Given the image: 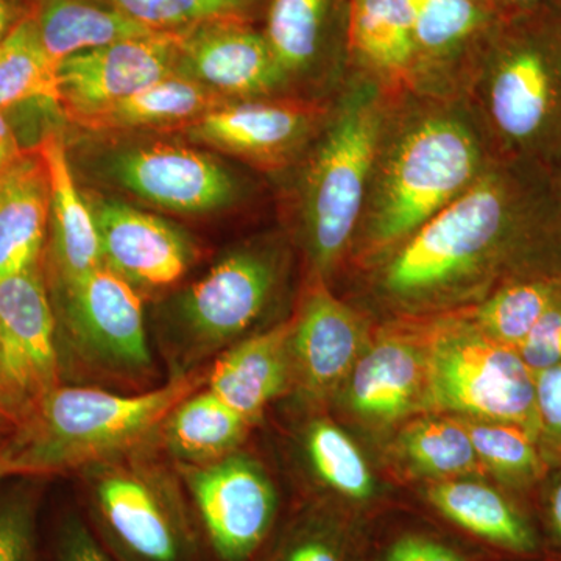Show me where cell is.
Masks as SVG:
<instances>
[{
  "label": "cell",
  "mask_w": 561,
  "mask_h": 561,
  "mask_svg": "<svg viewBox=\"0 0 561 561\" xmlns=\"http://www.w3.org/2000/svg\"><path fill=\"white\" fill-rule=\"evenodd\" d=\"M368 273L389 319L470 308L511 279L561 276V201L552 171L500 158Z\"/></svg>",
  "instance_id": "1"
},
{
  "label": "cell",
  "mask_w": 561,
  "mask_h": 561,
  "mask_svg": "<svg viewBox=\"0 0 561 561\" xmlns=\"http://www.w3.org/2000/svg\"><path fill=\"white\" fill-rule=\"evenodd\" d=\"M500 158L467 98L394 94L348 261L378 264Z\"/></svg>",
  "instance_id": "2"
},
{
  "label": "cell",
  "mask_w": 561,
  "mask_h": 561,
  "mask_svg": "<svg viewBox=\"0 0 561 561\" xmlns=\"http://www.w3.org/2000/svg\"><path fill=\"white\" fill-rule=\"evenodd\" d=\"M393 95L357 72L330 105L311 142L298 197L309 278L328 283L350 257Z\"/></svg>",
  "instance_id": "3"
},
{
  "label": "cell",
  "mask_w": 561,
  "mask_h": 561,
  "mask_svg": "<svg viewBox=\"0 0 561 561\" xmlns=\"http://www.w3.org/2000/svg\"><path fill=\"white\" fill-rule=\"evenodd\" d=\"M206 381L208 373L194 370L133 394L60 383L11 434L14 471L62 474L139 451L158 437L169 413Z\"/></svg>",
  "instance_id": "4"
},
{
  "label": "cell",
  "mask_w": 561,
  "mask_h": 561,
  "mask_svg": "<svg viewBox=\"0 0 561 561\" xmlns=\"http://www.w3.org/2000/svg\"><path fill=\"white\" fill-rule=\"evenodd\" d=\"M467 99L504 160L561 162V44L513 39L479 61Z\"/></svg>",
  "instance_id": "5"
},
{
  "label": "cell",
  "mask_w": 561,
  "mask_h": 561,
  "mask_svg": "<svg viewBox=\"0 0 561 561\" xmlns=\"http://www.w3.org/2000/svg\"><path fill=\"white\" fill-rule=\"evenodd\" d=\"M424 320L430 412L515 424L537 438L535 376L518 351L483 334L461 312Z\"/></svg>",
  "instance_id": "6"
},
{
  "label": "cell",
  "mask_w": 561,
  "mask_h": 561,
  "mask_svg": "<svg viewBox=\"0 0 561 561\" xmlns=\"http://www.w3.org/2000/svg\"><path fill=\"white\" fill-rule=\"evenodd\" d=\"M49 290L61 373L73 365L102 381L150 378L154 362L142 301L130 283L102 265L81 278L50 283Z\"/></svg>",
  "instance_id": "7"
},
{
  "label": "cell",
  "mask_w": 561,
  "mask_h": 561,
  "mask_svg": "<svg viewBox=\"0 0 561 561\" xmlns=\"http://www.w3.org/2000/svg\"><path fill=\"white\" fill-rule=\"evenodd\" d=\"M139 451L83 470L102 534L122 561H194V526L179 483Z\"/></svg>",
  "instance_id": "8"
},
{
  "label": "cell",
  "mask_w": 561,
  "mask_h": 561,
  "mask_svg": "<svg viewBox=\"0 0 561 561\" xmlns=\"http://www.w3.org/2000/svg\"><path fill=\"white\" fill-rule=\"evenodd\" d=\"M283 254L254 243L221 257L176 300L169 337L175 375L197 370L202 360L230 348L267 311L280 279Z\"/></svg>",
  "instance_id": "9"
},
{
  "label": "cell",
  "mask_w": 561,
  "mask_h": 561,
  "mask_svg": "<svg viewBox=\"0 0 561 561\" xmlns=\"http://www.w3.org/2000/svg\"><path fill=\"white\" fill-rule=\"evenodd\" d=\"M334 402L362 430L390 437L430 412V368L424 317L387 319L343 382Z\"/></svg>",
  "instance_id": "10"
},
{
  "label": "cell",
  "mask_w": 561,
  "mask_h": 561,
  "mask_svg": "<svg viewBox=\"0 0 561 561\" xmlns=\"http://www.w3.org/2000/svg\"><path fill=\"white\" fill-rule=\"evenodd\" d=\"M175 468L217 559H253L267 541L279 508L278 493L260 461L238 451L214 463Z\"/></svg>",
  "instance_id": "11"
},
{
  "label": "cell",
  "mask_w": 561,
  "mask_h": 561,
  "mask_svg": "<svg viewBox=\"0 0 561 561\" xmlns=\"http://www.w3.org/2000/svg\"><path fill=\"white\" fill-rule=\"evenodd\" d=\"M0 375L22 420L61 383L57 319L41 264L0 279Z\"/></svg>",
  "instance_id": "12"
},
{
  "label": "cell",
  "mask_w": 561,
  "mask_h": 561,
  "mask_svg": "<svg viewBox=\"0 0 561 561\" xmlns=\"http://www.w3.org/2000/svg\"><path fill=\"white\" fill-rule=\"evenodd\" d=\"M330 105L302 99L219 103L187 125L195 142L241 158L262 171L287 168L311 146Z\"/></svg>",
  "instance_id": "13"
},
{
  "label": "cell",
  "mask_w": 561,
  "mask_h": 561,
  "mask_svg": "<svg viewBox=\"0 0 561 561\" xmlns=\"http://www.w3.org/2000/svg\"><path fill=\"white\" fill-rule=\"evenodd\" d=\"M371 335L370 321L357 309L335 297L324 280L309 278L291 317L294 391L312 408L334 401Z\"/></svg>",
  "instance_id": "14"
},
{
  "label": "cell",
  "mask_w": 561,
  "mask_h": 561,
  "mask_svg": "<svg viewBox=\"0 0 561 561\" xmlns=\"http://www.w3.org/2000/svg\"><path fill=\"white\" fill-rule=\"evenodd\" d=\"M179 32H154L66 58L57 69V108L76 124L176 72Z\"/></svg>",
  "instance_id": "15"
},
{
  "label": "cell",
  "mask_w": 561,
  "mask_h": 561,
  "mask_svg": "<svg viewBox=\"0 0 561 561\" xmlns=\"http://www.w3.org/2000/svg\"><path fill=\"white\" fill-rule=\"evenodd\" d=\"M111 179L140 201L179 214L227 208L238 198V181L203 151L175 146L131 147L108 161Z\"/></svg>",
  "instance_id": "16"
},
{
  "label": "cell",
  "mask_w": 561,
  "mask_h": 561,
  "mask_svg": "<svg viewBox=\"0 0 561 561\" xmlns=\"http://www.w3.org/2000/svg\"><path fill=\"white\" fill-rule=\"evenodd\" d=\"M176 70L220 98L268 99L289 84L264 33L247 20L208 22L179 32Z\"/></svg>",
  "instance_id": "17"
},
{
  "label": "cell",
  "mask_w": 561,
  "mask_h": 561,
  "mask_svg": "<svg viewBox=\"0 0 561 561\" xmlns=\"http://www.w3.org/2000/svg\"><path fill=\"white\" fill-rule=\"evenodd\" d=\"M415 57L412 94L427 98H467L479 60L474 44L489 31L485 0H411Z\"/></svg>",
  "instance_id": "18"
},
{
  "label": "cell",
  "mask_w": 561,
  "mask_h": 561,
  "mask_svg": "<svg viewBox=\"0 0 561 561\" xmlns=\"http://www.w3.org/2000/svg\"><path fill=\"white\" fill-rule=\"evenodd\" d=\"M103 265L133 287L162 289L183 278L192 249L183 232L153 214L114 201L92 205Z\"/></svg>",
  "instance_id": "19"
},
{
  "label": "cell",
  "mask_w": 561,
  "mask_h": 561,
  "mask_svg": "<svg viewBox=\"0 0 561 561\" xmlns=\"http://www.w3.org/2000/svg\"><path fill=\"white\" fill-rule=\"evenodd\" d=\"M424 497L446 522L512 559L540 561L548 553L529 508L485 478L426 483Z\"/></svg>",
  "instance_id": "20"
},
{
  "label": "cell",
  "mask_w": 561,
  "mask_h": 561,
  "mask_svg": "<svg viewBox=\"0 0 561 561\" xmlns=\"http://www.w3.org/2000/svg\"><path fill=\"white\" fill-rule=\"evenodd\" d=\"M291 319L243 337L221 351L206 387L231 409L257 423L273 401L294 390Z\"/></svg>",
  "instance_id": "21"
},
{
  "label": "cell",
  "mask_w": 561,
  "mask_h": 561,
  "mask_svg": "<svg viewBox=\"0 0 561 561\" xmlns=\"http://www.w3.org/2000/svg\"><path fill=\"white\" fill-rule=\"evenodd\" d=\"M50 191V283H65L103 265L94 213L73 179L60 133L47 130L36 142Z\"/></svg>",
  "instance_id": "22"
},
{
  "label": "cell",
  "mask_w": 561,
  "mask_h": 561,
  "mask_svg": "<svg viewBox=\"0 0 561 561\" xmlns=\"http://www.w3.org/2000/svg\"><path fill=\"white\" fill-rule=\"evenodd\" d=\"M49 221V176L33 146L0 171V279L41 264Z\"/></svg>",
  "instance_id": "23"
},
{
  "label": "cell",
  "mask_w": 561,
  "mask_h": 561,
  "mask_svg": "<svg viewBox=\"0 0 561 561\" xmlns=\"http://www.w3.org/2000/svg\"><path fill=\"white\" fill-rule=\"evenodd\" d=\"M348 47L360 73L409 92L415 57L411 0H351Z\"/></svg>",
  "instance_id": "24"
},
{
  "label": "cell",
  "mask_w": 561,
  "mask_h": 561,
  "mask_svg": "<svg viewBox=\"0 0 561 561\" xmlns=\"http://www.w3.org/2000/svg\"><path fill=\"white\" fill-rule=\"evenodd\" d=\"M394 467L424 483L485 478L470 434L460 416L423 413L390 435Z\"/></svg>",
  "instance_id": "25"
},
{
  "label": "cell",
  "mask_w": 561,
  "mask_h": 561,
  "mask_svg": "<svg viewBox=\"0 0 561 561\" xmlns=\"http://www.w3.org/2000/svg\"><path fill=\"white\" fill-rule=\"evenodd\" d=\"M251 426L253 423L206 387L169 413L158 437L175 465L198 467L238 453Z\"/></svg>",
  "instance_id": "26"
},
{
  "label": "cell",
  "mask_w": 561,
  "mask_h": 561,
  "mask_svg": "<svg viewBox=\"0 0 561 561\" xmlns=\"http://www.w3.org/2000/svg\"><path fill=\"white\" fill-rule=\"evenodd\" d=\"M31 11L57 66L73 55L154 33L98 0H33Z\"/></svg>",
  "instance_id": "27"
},
{
  "label": "cell",
  "mask_w": 561,
  "mask_h": 561,
  "mask_svg": "<svg viewBox=\"0 0 561 561\" xmlns=\"http://www.w3.org/2000/svg\"><path fill=\"white\" fill-rule=\"evenodd\" d=\"M221 103L220 95L176 72L101 111L81 127L94 131L161 130L192 124Z\"/></svg>",
  "instance_id": "28"
},
{
  "label": "cell",
  "mask_w": 561,
  "mask_h": 561,
  "mask_svg": "<svg viewBox=\"0 0 561 561\" xmlns=\"http://www.w3.org/2000/svg\"><path fill=\"white\" fill-rule=\"evenodd\" d=\"M461 420L485 476L522 501L535 497L551 468L537 438L515 424Z\"/></svg>",
  "instance_id": "29"
},
{
  "label": "cell",
  "mask_w": 561,
  "mask_h": 561,
  "mask_svg": "<svg viewBox=\"0 0 561 561\" xmlns=\"http://www.w3.org/2000/svg\"><path fill=\"white\" fill-rule=\"evenodd\" d=\"M561 295V276L511 279L461 312L490 339L518 350Z\"/></svg>",
  "instance_id": "30"
},
{
  "label": "cell",
  "mask_w": 561,
  "mask_h": 561,
  "mask_svg": "<svg viewBox=\"0 0 561 561\" xmlns=\"http://www.w3.org/2000/svg\"><path fill=\"white\" fill-rule=\"evenodd\" d=\"M301 446L321 485L353 504L375 500L378 483L370 465L348 432L337 423L328 416H313L302 430Z\"/></svg>",
  "instance_id": "31"
},
{
  "label": "cell",
  "mask_w": 561,
  "mask_h": 561,
  "mask_svg": "<svg viewBox=\"0 0 561 561\" xmlns=\"http://www.w3.org/2000/svg\"><path fill=\"white\" fill-rule=\"evenodd\" d=\"M57 69L28 11L0 43V110L36 102L57 108Z\"/></svg>",
  "instance_id": "32"
},
{
  "label": "cell",
  "mask_w": 561,
  "mask_h": 561,
  "mask_svg": "<svg viewBox=\"0 0 561 561\" xmlns=\"http://www.w3.org/2000/svg\"><path fill=\"white\" fill-rule=\"evenodd\" d=\"M328 0H272L265 38L289 81L309 69L320 50Z\"/></svg>",
  "instance_id": "33"
},
{
  "label": "cell",
  "mask_w": 561,
  "mask_h": 561,
  "mask_svg": "<svg viewBox=\"0 0 561 561\" xmlns=\"http://www.w3.org/2000/svg\"><path fill=\"white\" fill-rule=\"evenodd\" d=\"M153 32H184L208 22L247 20L256 0H98Z\"/></svg>",
  "instance_id": "34"
},
{
  "label": "cell",
  "mask_w": 561,
  "mask_h": 561,
  "mask_svg": "<svg viewBox=\"0 0 561 561\" xmlns=\"http://www.w3.org/2000/svg\"><path fill=\"white\" fill-rule=\"evenodd\" d=\"M348 534L331 513H306L283 535L268 561H353Z\"/></svg>",
  "instance_id": "35"
},
{
  "label": "cell",
  "mask_w": 561,
  "mask_h": 561,
  "mask_svg": "<svg viewBox=\"0 0 561 561\" xmlns=\"http://www.w3.org/2000/svg\"><path fill=\"white\" fill-rule=\"evenodd\" d=\"M38 496L16 489L0 494V561H35Z\"/></svg>",
  "instance_id": "36"
},
{
  "label": "cell",
  "mask_w": 561,
  "mask_h": 561,
  "mask_svg": "<svg viewBox=\"0 0 561 561\" xmlns=\"http://www.w3.org/2000/svg\"><path fill=\"white\" fill-rule=\"evenodd\" d=\"M537 443L549 467H561V365L535 376Z\"/></svg>",
  "instance_id": "37"
},
{
  "label": "cell",
  "mask_w": 561,
  "mask_h": 561,
  "mask_svg": "<svg viewBox=\"0 0 561 561\" xmlns=\"http://www.w3.org/2000/svg\"><path fill=\"white\" fill-rule=\"evenodd\" d=\"M519 356L531 375L561 365V295L519 345Z\"/></svg>",
  "instance_id": "38"
},
{
  "label": "cell",
  "mask_w": 561,
  "mask_h": 561,
  "mask_svg": "<svg viewBox=\"0 0 561 561\" xmlns=\"http://www.w3.org/2000/svg\"><path fill=\"white\" fill-rule=\"evenodd\" d=\"M376 561H472L467 552L426 531H405L382 549Z\"/></svg>",
  "instance_id": "39"
},
{
  "label": "cell",
  "mask_w": 561,
  "mask_h": 561,
  "mask_svg": "<svg viewBox=\"0 0 561 561\" xmlns=\"http://www.w3.org/2000/svg\"><path fill=\"white\" fill-rule=\"evenodd\" d=\"M535 497L546 552L551 553L552 560L561 561V467L549 468Z\"/></svg>",
  "instance_id": "40"
},
{
  "label": "cell",
  "mask_w": 561,
  "mask_h": 561,
  "mask_svg": "<svg viewBox=\"0 0 561 561\" xmlns=\"http://www.w3.org/2000/svg\"><path fill=\"white\" fill-rule=\"evenodd\" d=\"M55 561H113L79 516H68L55 540Z\"/></svg>",
  "instance_id": "41"
},
{
  "label": "cell",
  "mask_w": 561,
  "mask_h": 561,
  "mask_svg": "<svg viewBox=\"0 0 561 561\" xmlns=\"http://www.w3.org/2000/svg\"><path fill=\"white\" fill-rule=\"evenodd\" d=\"M28 149L31 147H25L21 142L16 127L11 121L10 111L0 110V171L18 160Z\"/></svg>",
  "instance_id": "42"
},
{
  "label": "cell",
  "mask_w": 561,
  "mask_h": 561,
  "mask_svg": "<svg viewBox=\"0 0 561 561\" xmlns=\"http://www.w3.org/2000/svg\"><path fill=\"white\" fill-rule=\"evenodd\" d=\"M22 0H0V43L9 35L11 28L31 11Z\"/></svg>",
  "instance_id": "43"
},
{
  "label": "cell",
  "mask_w": 561,
  "mask_h": 561,
  "mask_svg": "<svg viewBox=\"0 0 561 561\" xmlns=\"http://www.w3.org/2000/svg\"><path fill=\"white\" fill-rule=\"evenodd\" d=\"M21 420V412L18 411L13 398L10 397L5 382H3L2 375H0V421L9 423L10 426L16 430V427L20 426Z\"/></svg>",
  "instance_id": "44"
},
{
  "label": "cell",
  "mask_w": 561,
  "mask_h": 561,
  "mask_svg": "<svg viewBox=\"0 0 561 561\" xmlns=\"http://www.w3.org/2000/svg\"><path fill=\"white\" fill-rule=\"evenodd\" d=\"M10 476H16V471H14L13 454H11L9 440H7L0 446V483Z\"/></svg>",
  "instance_id": "45"
},
{
  "label": "cell",
  "mask_w": 561,
  "mask_h": 561,
  "mask_svg": "<svg viewBox=\"0 0 561 561\" xmlns=\"http://www.w3.org/2000/svg\"><path fill=\"white\" fill-rule=\"evenodd\" d=\"M513 7H522V9H530V7L542 5V3L552 2V0H502Z\"/></svg>",
  "instance_id": "46"
},
{
  "label": "cell",
  "mask_w": 561,
  "mask_h": 561,
  "mask_svg": "<svg viewBox=\"0 0 561 561\" xmlns=\"http://www.w3.org/2000/svg\"><path fill=\"white\" fill-rule=\"evenodd\" d=\"M14 427L10 426L9 423H3V421H0V446L3 445L9 438L11 437V434H13Z\"/></svg>",
  "instance_id": "47"
},
{
  "label": "cell",
  "mask_w": 561,
  "mask_h": 561,
  "mask_svg": "<svg viewBox=\"0 0 561 561\" xmlns=\"http://www.w3.org/2000/svg\"><path fill=\"white\" fill-rule=\"evenodd\" d=\"M552 175H553V181H556L557 192H559V197L561 201V162L559 165H557L556 169H553Z\"/></svg>",
  "instance_id": "48"
},
{
  "label": "cell",
  "mask_w": 561,
  "mask_h": 561,
  "mask_svg": "<svg viewBox=\"0 0 561 561\" xmlns=\"http://www.w3.org/2000/svg\"><path fill=\"white\" fill-rule=\"evenodd\" d=\"M549 561H556V560H552V559H551V560H549Z\"/></svg>",
  "instance_id": "49"
}]
</instances>
